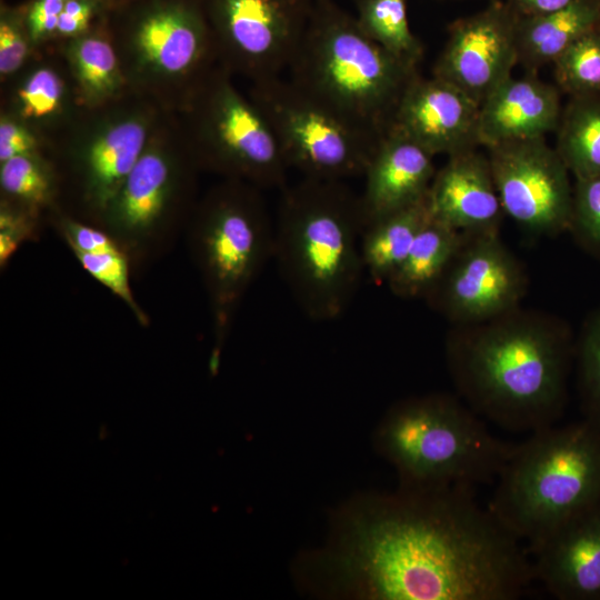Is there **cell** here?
<instances>
[{"instance_id":"cell-1","label":"cell","mask_w":600,"mask_h":600,"mask_svg":"<svg viewBox=\"0 0 600 600\" xmlns=\"http://www.w3.org/2000/svg\"><path fill=\"white\" fill-rule=\"evenodd\" d=\"M356 516L336 561L363 598L513 600L536 579L528 549L473 489L401 488Z\"/></svg>"},{"instance_id":"cell-2","label":"cell","mask_w":600,"mask_h":600,"mask_svg":"<svg viewBox=\"0 0 600 600\" xmlns=\"http://www.w3.org/2000/svg\"><path fill=\"white\" fill-rule=\"evenodd\" d=\"M512 313L453 334L448 362L476 413L506 430L532 433L562 413L570 347L558 329Z\"/></svg>"},{"instance_id":"cell-3","label":"cell","mask_w":600,"mask_h":600,"mask_svg":"<svg viewBox=\"0 0 600 600\" xmlns=\"http://www.w3.org/2000/svg\"><path fill=\"white\" fill-rule=\"evenodd\" d=\"M273 259L309 319L334 321L354 300L366 273L359 194L346 181L301 178L280 190Z\"/></svg>"},{"instance_id":"cell-4","label":"cell","mask_w":600,"mask_h":600,"mask_svg":"<svg viewBox=\"0 0 600 600\" xmlns=\"http://www.w3.org/2000/svg\"><path fill=\"white\" fill-rule=\"evenodd\" d=\"M496 481L488 508L529 551L600 499V428L584 420L532 432Z\"/></svg>"},{"instance_id":"cell-5","label":"cell","mask_w":600,"mask_h":600,"mask_svg":"<svg viewBox=\"0 0 600 600\" xmlns=\"http://www.w3.org/2000/svg\"><path fill=\"white\" fill-rule=\"evenodd\" d=\"M417 73L372 41L333 0H316L287 77L380 139Z\"/></svg>"},{"instance_id":"cell-6","label":"cell","mask_w":600,"mask_h":600,"mask_svg":"<svg viewBox=\"0 0 600 600\" xmlns=\"http://www.w3.org/2000/svg\"><path fill=\"white\" fill-rule=\"evenodd\" d=\"M378 444L402 488L424 490L496 481L517 446L497 438L478 413L447 394L398 403L381 423Z\"/></svg>"},{"instance_id":"cell-7","label":"cell","mask_w":600,"mask_h":600,"mask_svg":"<svg viewBox=\"0 0 600 600\" xmlns=\"http://www.w3.org/2000/svg\"><path fill=\"white\" fill-rule=\"evenodd\" d=\"M262 189L223 179L194 210L193 256L202 276L219 343L248 289L274 251V220Z\"/></svg>"},{"instance_id":"cell-8","label":"cell","mask_w":600,"mask_h":600,"mask_svg":"<svg viewBox=\"0 0 600 600\" xmlns=\"http://www.w3.org/2000/svg\"><path fill=\"white\" fill-rule=\"evenodd\" d=\"M218 64L174 111L201 169L262 190L283 189L289 168L258 104Z\"/></svg>"},{"instance_id":"cell-9","label":"cell","mask_w":600,"mask_h":600,"mask_svg":"<svg viewBox=\"0 0 600 600\" xmlns=\"http://www.w3.org/2000/svg\"><path fill=\"white\" fill-rule=\"evenodd\" d=\"M286 163L303 178L346 181L363 177L379 138L284 76L249 83Z\"/></svg>"},{"instance_id":"cell-10","label":"cell","mask_w":600,"mask_h":600,"mask_svg":"<svg viewBox=\"0 0 600 600\" xmlns=\"http://www.w3.org/2000/svg\"><path fill=\"white\" fill-rule=\"evenodd\" d=\"M112 41L130 91L168 111H177L219 64L208 18L192 7L152 9Z\"/></svg>"},{"instance_id":"cell-11","label":"cell","mask_w":600,"mask_h":600,"mask_svg":"<svg viewBox=\"0 0 600 600\" xmlns=\"http://www.w3.org/2000/svg\"><path fill=\"white\" fill-rule=\"evenodd\" d=\"M167 112L129 91L106 106L81 108L66 127V161L89 212L102 217Z\"/></svg>"},{"instance_id":"cell-12","label":"cell","mask_w":600,"mask_h":600,"mask_svg":"<svg viewBox=\"0 0 600 600\" xmlns=\"http://www.w3.org/2000/svg\"><path fill=\"white\" fill-rule=\"evenodd\" d=\"M168 111L101 219L126 252L144 251L186 208L200 169L177 117Z\"/></svg>"},{"instance_id":"cell-13","label":"cell","mask_w":600,"mask_h":600,"mask_svg":"<svg viewBox=\"0 0 600 600\" xmlns=\"http://www.w3.org/2000/svg\"><path fill=\"white\" fill-rule=\"evenodd\" d=\"M307 0H207L219 64L254 83L284 76L306 31Z\"/></svg>"},{"instance_id":"cell-14","label":"cell","mask_w":600,"mask_h":600,"mask_svg":"<svg viewBox=\"0 0 600 600\" xmlns=\"http://www.w3.org/2000/svg\"><path fill=\"white\" fill-rule=\"evenodd\" d=\"M486 149L504 214L534 234L570 229V172L544 137Z\"/></svg>"},{"instance_id":"cell-15","label":"cell","mask_w":600,"mask_h":600,"mask_svg":"<svg viewBox=\"0 0 600 600\" xmlns=\"http://www.w3.org/2000/svg\"><path fill=\"white\" fill-rule=\"evenodd\" d=\"M524 287L523 272L498 232L466 234L426 299L453 321L484 323L512 312Z\"/></svg>"},{"instance_id":"cell-16","label":"cell","mask_w":600,"mask_h":600,"mask_svg":"<svg viewBox=\"0 0 600 600\" xmlns=\"http://www.w3.org/2000/svg\"><path fill=\"white\" fill-rule=\"evenodd\" d=\"M517 19L511 8L493 1L479 12L456 20L434 64L433 77L454 86L479 106L519 64Z\"/></svg>"},{"instance_id":"cell-17","label":"cell","mask_w":600,"mask_h":600,"mask_svg":"<svg viewBox=\"0 0 600 600\" xmlns=\"http://www.w3.org/2000/svg\"><path fill=\"white\" fill-rule=\"evenodd\" d=\"M479 104L454 86L418 73L404 88L389 129L431 156H452L479 147ZM388 129V130H389Z\"/></svg>"},{"instance_id":"cell-18","label":"cell","mask_w":600,"mask_h":600,"mask_svg":"<svg viewBox=\"0 0 600 600\" xmlns=\"http://www.w3.org/2000/svg\"><path fill=\"white\" fill-rule=\"evenodd\" d=\"M536 579L560 600H600V499L529 550Z\"/></svg>"},{"instance_id":"cell-19","label":"cell","mask_w":600,"mask_h":600,"mask_svg":"<svg viewBox=\"0 0 600 600\" xmlns=\"http://www.w3.org/2000/svg\"><path fill=\"white\" fill-rule=\"evenodd\" d=\"M431 216L466 234L498 232L504 214L487 153L448 157L428 191Z\"/></svg>"},{"instance_id":"cell-20","label":"cell","mask_w":600,"mask_h":600,"mask_svg":"<svg viewBox=\"0 0 600 600\" xmlns=\"http://www.w3.org/2000/svg\"><path fill=\"white\" fill-rule=\"evenodd\" d=\"M433 156L389 129L363 173L360 198L363 227L369 221L423 199L436 174Z\"/></svg>"},{"instance_id":"cell-21","label":"cell","mask_w":600,"mask_h":600,"mask_svg":"<svg viewBox=\"0 0 600 600\" xmlns=\"http://www.w3.org/2000/svg\"><path fill=\"white\" fill-rule=\"evenodd\" d=\"M562 112L560 90L536 73L500 84L479 107V144L546 137L556 131Z\"/></svg>"},{"instance_id":"cell-22","label":"cell","mask_w":600,"mask_h":600,"mask_svg":"<svg viewBox=\"0 0 600 600\" xmlns=\"http://www.w3.org/2000/svg\"><path fill=\"white\" fill-rule=\"evenodd\" d=\"M64 58L82 108L106 106L130 91L111 38L98 33L72 37L64 48Z\"/></svg>"},{"instance_id":"cell-23","label":"cell","mask_w":600,"mask_h":600,"mask_svg":"<svg viewBox=\"0 0 600 600\" xmlns=\"http://www.w3.org/2000/svg\"><path fill=\"white\" fill-rule=\"evenodd\" d=\"M597 0H578L546 14L518 17V60L527 72L552 64L579 37L597 26Z\"/></svg>"},{"instance_id":"cell-24","label":"cell","mask_w":600,"mask_h":600,"mask_svg":"<svg viewBox=\"0 0 600 600\" xmlns=\"http://www.w3.org/2000/svg\"><path fill=\"white\" fill-rule=\"evenodd\" d=\"M466 233L432 216L418 233L406 258L387 281L400 298H426L449 268Z\"/></svg>"},{"instance_id":"cell-25","label":"cell","mask_w":600,"mask_h":600,"mask_svg":"<svg viewBox=\"0 0 600 600\" xmlns=\"http://www.w3.org/2000/svg\"><path fill=\"white\" fill-rule=\"evenodd\" d=\"M430 218L427 194L410 206L364 224L360 250L364 272L372 281L387 283Z\"/></svg>"},{"instance_id":"cell-26","label":"cell","mask_w":600,"mask_h":600,"mask_svg":"<svg viewBox=\"0 0 600 600\" xmlns=\"http://www.w3.org/2000/svg\"><path fill=\"white\" fill-rule=\"evenodd\" d=\"M81 108L72 83L58 69L43 64L36 66L21 79L8 114L38 136L40 129L66 128Z\"/></svg>"},{"instance_id":"cell-27","label":"cell","mask_w":600,"mask_h":600,"mask_svg":"<svg viewBox=\"0 0 600 600\" xmlns=\"http://www.w3.org/2000/svg\"><path fill=\"white\" fill-rule=\"evenodd\" d=\"M554 149L576 179L600 176V96L570 97Z\"/></svg>"},{"instance_id":"cell-28","label":"cell","mask_w":600,"mask_h":600,"mask_svg":"<svg viewBox=\"0 0 600 600\" xmlns=\"http://www.w3.org/2000/svg\"><path fill=\"white\" fill-rule=\"evenodd\" d=\"M356 7L354 18L361 30L394 58L417 69L423 47L410 28L407 0H357Z\"/></svg>"},{"instance_id":"cell-29","label":"cell","mask_w":600,"mask_h":600,"mask_svg":"<svg viewBox=\"0 0 600 600\" xmlns=\"http://www.w3.org/2000/svg\"><path fill=\"white\" fill-rule=\"evenodd\" d=\"M0 163L2 193L18 202L22 210L34 214L52 202L57 190L54 174L38 152L17 156Z\"/></svg>"},{"instance_id":"cell-30","label":"cell","mask_w":600,"mask_h":600,"mask_svg":"<svg viewBox=\"0 0 600 600\" xmlns=\"http://www.w3.org/2000/svg\"><path fill=\"white\" fill-rule=\"evenodd\" d=\"M556 86L569 97L600 96V28L572 42L552 63Z\"/></svg>"},{"instance_id":"cell-31","label":"cell","mask_w":600,"mask_h":600,"mask_svg":"<svg viewBox=\"0 0 600 600\" xmlns=\"http://www.w3.org/2000/svg\"><path fill=\"white\" fill-rule=\"evenodd\" d=\"M81 267L108 288L131 309L138 321L147 324L148 318L137 303L129 280V261L123 250L86 253L73 251Z\"/></svg>"},{"instance_id":"cell-32","label":"cell","mask_w":600,"mask_h":600,"mask_svg":"<svg viewBox=\"0 0 600 600\" xmlns=\"http://www.w3.org/2000/svg\"><path fill=\"white\" fill-rule=\"evenodd\" d=\"M579 359L586 420L600 428V314L583 333Z\"/></svg>"},{"instance_id":"cell-33","label":"cell","mask_w":600,"mask_h":600,"mask_svg":"<svg viewBox=\"0 0 600 600\" xmlns=\"http://www.w3.org/2000/svg\"><path fill=\"white\" fill-rule=\"evenodd\" d=\"M570 229L600 248V176L576 179Z\"/></svg>"},{"instance_id":"cell-34","label":"cell","mask_w":600,"mask_h":600,"mask_svg":"<svg viewBox=\"0 0 600 600\" xmlns=\"http://www.w3.org/2000/svg\"><path fill=\"white\" fill-rule=\"evenodd\" d=\"M30 36L8 20L0 23V74L8 79L24 67L30 53Z\"/></svg>"},{"instance_id":"cell-35","label":"cell","mask_w":600,"mask_h":600,"mask_svg":"<svg viewBox=\"0 0 600 600\" xmlns=\"http://www.w3.org/2000/svg\"><path fill=\"white\" fill-rule=\"evenodd\" d=\"M61 229L72 251L100 253L122 250L106 230L97 229L74 219L63 218Z\"/></svg>"},{"instance_id":"cell-36","label":"cell","mask_w":600,"mask_h":600,"mask_svg":"<svg viewBox=\"0 0 600 600\" xmlns=\"http://www.w3.org/2000/svg\"><path fill=\"white\" fill-rule=\"evenodd\" d=\"M39 137L26 124L2 113L0 119V162L17 156L38 152Z\"/></svg>"},{"instance_id":"cell-37","label":"cell","mask_w":600,"mask_h":600,"mask_svg":"<svg viewBox=\"0 0 600 600\" xmlns=\"http://www.w3.org/2000/svg\"><path fill=\"white\" fill-rule=\"evenodd\" d=\"M31 213L4 203L0 213V262L3 266L20 243L29 237Z\"/></svg>"},{"instance_id":"cell-38","label":"cell","mask_w":600,"mask_h":600,"mask_svg":"<svg viewBox=\"0 0 600 600\" xmlns=\"http://www.w3.org/2000/svg\"><path fill=\"white\" fill-rule=\"evenodd\" d=\"M66 0H36L28 14V34L33 42L40 41L58 28L59 16Z\"/></svg>"},{"instance_id":"cell-39","label":"cell","mask_w":600,"mask_h":600,"mask_svg":"<svg viewBox=\"0 0 600 600\" xmlns=\"http://www.w3.org/2000/svg\"><path fill=\"white\" fill-rule=\"evenodd\" d=\"M578 0H507L518 17H533L561 10Z\"/></svg>"},{"instance_id":"cell-40","label":"cell","mask_w":600,"mask_h":600,"mask_svg":"<svg viewBox=\"0 0 600 600\" xmlns=\"http://www.w3.org/2000/svg\"><path fill=\"white\" fill-rule=\"evenodd\" d=\"M89 21L88 18L74 17L62 11L59 16L57 32L70 38L79 36L86 32Z\"/></svg>"},{"instance_id":"cell-41","label":"cell","mask_w":600,"mask_h":600,"mask_svg":"<svg viewBox=\"0 0 600 600\" xmlns=\"http://www.w3.org/2000/svg\"><path fill=\"white\" fill-rule=\"evenodd\" d=\"M63 12L74 17L90 19L92 6L86 0H66Z\"/></svg>"},{"instance_id":"cell-42","label":"cell","mask_w":600,"mask_h":600,"mask_svg":"<svg viewBox=\"0 0 600 600\" xmlns=\"http://www.w3.org/2000/svg\"><path fill=\"white\" fill-rule=\"evenodd\" d=\"M597 11H598L597 26L600 28V0H597Z\"/></svg>"},{"instance_id":"cell-43","label":"cell","mask_w":600,"mask_h":600,"mask_svg":"<svg viewBox=\"0 0 600 600\" xmlns=\"http://www.w3.org/2000/svg\"><path fill=\"white\" fill-rule=\"evenodd\" d=\"M307 1L313 2V1H316V0H307Z\"/></svg>"}]
</instances>
